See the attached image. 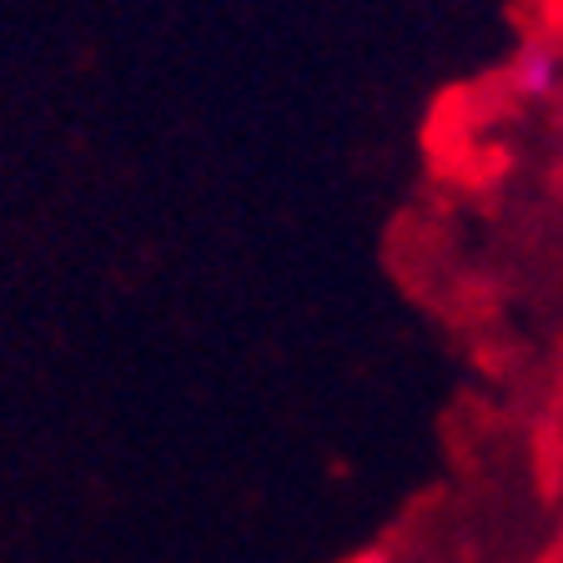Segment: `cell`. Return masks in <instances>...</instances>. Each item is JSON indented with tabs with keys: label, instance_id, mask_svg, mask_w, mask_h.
I'll list each match as a JSON object with an SVG mask.
<instances>
[{
	"label": "cell",
	"instance_id": "1",
	"mask_svg": "<svg viewBox=\"0 0 563 563\" xmlns=\"http://www.w3.org/2000/svg\"><path fill=\"white\" fill-rule=\"evenodd\" d=\"M508 86H514V96H523V101H549L563 86V51H553L549 41L518 46L514 66H508Z\"/></svg>",
	"mask_w": 563,
	"mask_h": 563
}]
</instances>
